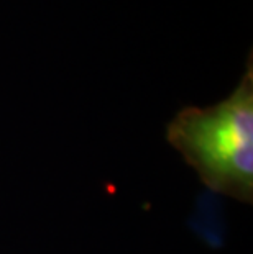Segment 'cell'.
<instances>
[{"label": "cell", "mask_w": 253, "mask_h": 254, "mask_svg": "<svg viewBox=\"0 0 253 254\" xmlns=\"http://www.w3.org/2000/svg\"><path fill=\"white\" fill-rule=\"evenodd\" d=\"M166 141L209 190L253 203V67L211 107H184L166 125Z\"/></svg>", "instance_id": "cell-1"}]
</instances>
